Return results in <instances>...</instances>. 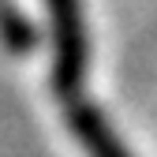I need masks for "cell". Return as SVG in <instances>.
I'll return each mask as SVG.
<instances>
[{
    "instance_id": "cell-1",
    "label": "cell",
    "mask_w": 157,
    "mask_h": 157,
    "mask_svg": "<svg viewBox=\"0 0 157 157\" xmlns=\"http://www.w3.org/2000/svg\"><path fill=\"white\" fill-rule=\"evenodd\" d=\"M45 8L52 26V90L64 101H75L86 75V56H90L82 8H78V0H45Z\"/></svg>"
},
{
    "instance_id": "cell-2",
    "label": "cell",
    "mask_w": 157,
    "mask_h": 157,
    "mask_svg": "<svg viewBox=\"0 0 157 157\" xmlns=\"http://www.w3.org/2000/svg\"><path fill=\"white\" fill-rule=\"evenodd\" d=\"M67 124L71 131L78 135V142L86 146L90 157H131L124 150V142L112 135V127L105 124V116L97 112L94 105H82V101H67Z\"/></svg>"
},
{
    "instance_id": "cell-3",
    "label": "cell",
    "mask_w": 157,
    "mask_h": 157,
    "mask_svg": "<svg viewBox=\"0 0 157 157\" xmlns=\"http://www.w3.org/2000/svg\"><path fill=\"white\" fill-rule=\"evenodd\" d=\"M0 34L8 37V45L11 49H30L34 41H37V34L26 26V19L19 15L8 0H0Z\"/></svg>"
}]
</instances>
